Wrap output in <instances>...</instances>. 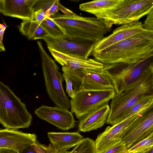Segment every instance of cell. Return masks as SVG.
<instances>
[{
	"instance_id": "d6986e66",
	"label": "cell",
	"mask_w": 153,
	"mask_h": 153,
	"mask_svg": "<svg viewBox=\"0 0 153 153\" xmlns=\"http://www.w3.org/2000/svg\"><path fill=\"white\" fill-rule=\"evenodd\" d=\"M121 0H96L82 3L79 8L82 11L94 15L96 17H101L108 11L115 8Z\"/></svg>"
},
{
	"instance_id": "d590c367",
	"label": "cell",
	"mask_w": 153,
	"mask_h": 153,
	"mask_svg": "<svg viewBox=\"0 0 153 153\" xmlns=\"http://www.w3.org/2000/svg\"></svg>"
},
{
	"instance_id": "8992f818",
	"label": "cell",
	"mask_w": 153,
	"mask_h": 153,
	"mask_svg": "<svg viewBox=\"0 0 153 153\" xmlns=\"http://www.w3.org/2000/svg\"><path fill=\"white\" fill-rule=\"evenodd\" d=\"M153 63V56L129 65L123 63L104 65L103 69L112 79L115 94H118L137 80Z\"/></svg>"
},
{
	"instance_id": "2e32d148",
	"label": "cell",
	"mask_w": 153,
	"mask_h": 153,
	"mask_svg": "<svg viewBox=\"0 0 153 153\" xmlns=\"http://www.w3.org/2000/svg\"><path fill=\"white\" fill-rule=\"evenodd\" d=\"M37 0H0V12L3 15L24 20H33L34 6Z\"/></svg>"
},
{
	"instance_id": "603a6c76",
	"label": "cell",
	"mask_w": 153,
	"mask_h": 153,
	"mask_svg": "<svg viewBox=\"0 0 153 153\" xmlns=\"http://www.w3.org/2000/svg\"><path fill=\"white\" fill-rule=\"evenodd\" d=\"M58 153H96L95 142L89 138H84L71 151L64 150Z\"/></svg>"
},
{
	"instance_id": "4dcf8cb0",
	"label": "cell",
	"mask_w": 153,
	"mask_h": 153,
	"mask_svg": "<svg viewBox=\"0 0 153 153\" xmlns=\"http://www.w3.org/2000/svg\"><path fill=\"white\" fill-rule=\"evenodd\" d=\"M6 26L4 25L1 24L0 25V51H3L5 49L3 44V38Z\"/></svg>"
},
{
	"instance_id": "e575fe53",
	"label": "cell",
	"mask_w": 153,
	"mask_h": 153,
	"mask_svg": "<svg viewBox=\"0 0 153 153\" xmlns=\"http://www.w3.org/2000/svg\"><path fill=\"white\" fill-rule=\"evenodd\" d=\"M143 153H153V146Z\"/></svg>"
},
{
	"instance_id": "d6a6232c",
	"label": "cell",
	"mask_w": 153,
	"mask_h": 153,
	"mask_svg": "<svg viewBox=\"0 0 153 153\" xmlns=\"http://www.w3.org/2000/svg\"><path fill=\"white\" fill-rule=\"evenodd\" d=\"M19 152V153H37L33 145L26 147Z\"/></svg>"
},
{
	"instance_id": "836d02e7",
	"label": "cell",
	"mask_w": 153,
	"mask_h": 153,
	"mask_svg": "<svg viewBox=\"0 0 153 153\" xmlns=\"http://www.w3.org/2000/svg\"><path fill=\"white\" fill-rule=\"evenodd\" d=\"M0 153H19V152L7 149L1 148L0 149Z\"/></svg>"
},
{
	"instance_id": "7c38bea8",
	"label": "cell",
	"mask_w": 153,
	"mask_h": 153,
	"mask_svg": "<svg viewBox=\"0 0 153 153\" xmlns=\"http://www.w3.org/2000/svg\"><path fill=\"white\" fill-rule=\"evenodd\" d=\"M141 112L111 126L106 128L103 132L97 136L95 141L96 153H100L122 141L126 130L138 117Z\"/></svg>"
},
{
	"instance_id": "484cf974",
	"label": "cell",
	"mask_w": 153,
	"mask_h": 153,
	"mask_svg": "<svg viewBox=\"0 0 153 153\" xmlns=\"http://www.w3.org/2000/svg\"><path fill=\"white\" fill-rule=\"evenodd\" d=\"M126 144L122 140L100 153H127Z\"/></svg>"
},
{
	"instance_id": "5b68a950",
	"label": "cell",
	"mask_w": 153,
	"mask_h": 153,
	"mask_svg": "<svg viewBox=\"0 0 153 153\" xmlns=\"http://www.w3.org/2000/svg\"><path fill=\"white\" fill-rule=\"evenodd\" d=\"M46 90L50 99L56 106L68 110L70 100L64 91L63 74L54 61L44 50L41 42L37 41Z\"/></svg>"
},
{
	"instance_id": "cb8c5ba5",
	"label": "cell",
	"mask_w": 153,
	"mask_h": 153,
	"mask_svg": "<svg viewBox=\"0 0 153 153\" xmlns=\"http://www.w3.org/2000/svg\"><path fill=\"white\" fill-rule=\"evenodd\" d=\"M153 99L152 97H148L137 102L123 114L118 123L129 118L142 111L149 104Z\"/></svg>"
},
{
	"instance_id": "ac0fdd59",
	"label": "cell",
	"mask_w": 153,
	"mask_h": 153,
	"mask_svg": "<svg viewBox=\"0 0 153 153\" xmlns=\"http://www.w3.org/2000/svg\"><path fill=\"white\" fill-rule=\"evenodd\" d=\"M48 136L50 144L58 152L67 150L76 146L84 139L77 132H48Z\"/></svg>"
},
{
	"instance_id": "52a82bcc",
	"label": "cell",
	"mask_w": 153,
	"mask_h": 153,
	"mask_svg": "<svg viewBox=\"0 0 153 153\" xmlns=\"http://www.w3.org/2000/svg\"><path fill=\"white\" fill-rule=\"evenodd\" d=\"M153 8V0H121L115 8L100 18L113 25H123L139 21Z\"/></svg>"
},
{
	"instance_id": "44dd1931",
	"label": "cell",
	"mask_w": 153,
	"mask_h": 153,
	"mask_svg": "<svg viewBox=\"0 0 153 153\" xmlns=\"http://www.w3.org/2000/svg\"><path fill=\"white\" fill-rule=\"evenodd\" d=\"M62 66L72 70L88 69L96 70L102 69L104 64L96 59L88 58L85 60L78 59L66 60L63 62Z\"/></svg>"
},
{
	"instance_id": "6da1fadb",
	"label": "cell",
	"mask_w": 153,
	"mask_h": 153,
	"mask_svg": "<svg viewBox=\"0 0 153 153\" xmlns=\"http://www.w3.org/2000/svg\"><path fill=\"white\" fill-rule=\"evenodd\" d=\"M92 54L104 65L133 64L153 56V30L146 29Z\"/></svg>"
},
{
	"instance_id": "e0dca14e",
	"label": "cell",
	"mask_w": 153,
	"mask_h": 153,
	"mask_svg": "<svg viewBox=\"0 0 153 153\" xmlns=\"http://www.w3.org/2000/svg\"><path fill=\"white\" fill-rule=\"evenodd\" d=\"M110 111V106L107 103L88 113L80 119L79 130L88 132L102 126L106 123Z\"/></svg>"
},
{
	"instance_id": "9a60e30c",
	"label": "cell",
	"mask_w": 153,
	"mask_h": 153,
	"mask_svg": "<svg viewBox=\"0 0 153 153\" xmlns=\"http://www.w3.org/2000/svg\"><path fill=\"white\" fill-rule=\"evenodd\" d=\"M36 140L37 136L35 134L7 128L0 130V149H7L19 152L33 145Z\"/></svg>"
},
{
	"instance_id": "f546056e",
	"label": "cell",
	"mask_w": 153,
	"mask_h": 153,
	"mask_svg": "<svg viewBox=\"0 0 153 153\" xmlns=\"http://www.w3.org/2000/svg\"><path fill=\"white\" fill-rule=\"evenodd\" d=\"M46 17L45 12L42 9H38L34 11V20L41 23Z\"/></svg>"
},
{
	"instance_id": "7402d4cb",
	"label": "cell",
	"mask_w": 153,
	"mask_h": 153,
	"mask_svg": "<svg viewBox=\"0 0 153 153\" xmlns=\"http://www.w3.org/2000/svg\"><path fill=\"white\" fill-rule=\"evenodd\" d=\"M40 24L50 36L54 38H63L67 39L63 31L51 17H46Z\"/></svg>"
},
{
	"instance_id": "277c9868",
	"label": "cell",
	"mask_w": 153,
	"mask_h": 153,
	"mask_svg": "<svg viewBox=\"0 0 153 153\" xmlns=\"http://www.w3.org/2000/svg\"><path fill=\"white\" fill-rule=\"evenodd\" d=\"M32 115L10 88L0 82V123L5 128L17 129L29 127Z\"/></svg>"
},
{
	"instance_id": "30bf717a",
	"label": "cell",
	"mask_w": 153,
	"mask_h": 153,
	"mask_svg": "<svg viewBox=\"0 0 153 153\" xmlns=\"http://www.w3.org/2000/svg\"><path fill=\"white\" fill-rule=\"evenodd\" d=\"M153 133V99L128 128L122 140L127 149Z\"/></svg>"
},
{
	"instance_id": "ba28073f",
	"label": "cell",
	"mask_w": 153,
	"mask_h": 153,
	"mask_svg": "<svg viewBox=\"0 0 153 153\" xmlns=\"http://www.w3.org/2000/svg\"><path fill=\"white\" fill-rule=\"evenodd\" d=\"M62 70L69 77L76 92L80 90L114 89L112 79L103 68L72 70L62 66Z\"/></svg>"
},
{
	"instance_id": "8fae6325",
	"label": "cell",
	"mask_w": 153,
	"mask_h": 153,
	"mask_svg": "<svg viewBox=\"0 0 153 153\" xmlns=\"http://www.w3.org/2000/svg\"><path fill=\"white\" fill-rule=\"evenodd\" d=\"M43 39L48 47L70 56L82 59H87L92 54L95 44L81 43L63 38L47 36Z\"/></svg>"
},
{
	"instance_id": "3957f363",
	"label": "cell",
	"mask_w": 153,
	"mask_h": 153,
	"mask_svg": "<svg viewBox=\"0 0 153 153\" xmlns=\"http://www.w3.org/2000/svg\"><path fill=\"white\" fill-rule=\"evenodd\" d=\"M148 97H153V63L137 80L111 99L106 123L112 126L117 123L127 110Z\"/></svg>"
},
{
	"instance_id": "5bb4252c",
	"label": "cell",
	"mask_w": 153,
	"mask_h": 153,
	"mask_svg": "<svg viewBox=\"0 0 153 153\" xmlns=\"http://www.w3.org/2000/svg\"><path fill=\"white\" fill-rule=\"evenodd\" d=\"M146 30L143 24L139 21L122 25L115 29L111 34L97 42L95 45L93 52H100L114 44Z\"/></svg>"
},
{
	"instance_id": "9c48e42d",
	"label": "cell",
	"mask_w": 153,
	"mask_h": 153,
	"mask_svg": "<svg viewBox=\"0 0 153 153\" xmlns=\"http://www.w3.org/2000/svg\"><path fill=\"white\" fill-rule=\"evenodd\" d=\"M115 94L114 89L101 90H80L70 100L71 111L79 120L108 102Z\"/></svg>"
},
{
	"instance_id": "ffe728a7",
	"label": "cell",
	"mask_w": 153,
	"mask_h": 153,
	"mask_svg": "<svg viewBox=\"0 0 153 153\" xmlns=\"http://www.w3.org/2000/svg\"><path fill=\"white\" fill-rule=\"evenodd\" d=\"M19 29L21 33L29 39H43L50 36L40 24L34 20L23 21Z\"/></svg>"
},
{
	"instance_id": "4fadbf2b",
	"label": "cell",
	"mask_w": 153,
	"mask_h": 153,
	"mask_svg": "<svg viewBox=\"0 0 153 153\" xmlns=\"http://www.w3.org/2000/svg\"><path fill=\"white\" fill-rule=\"evenodd\" d=\"M34 113L39 118L63 130H68L75 126V121L72 113L68 109L43 105Z\"/></svg>"
},
{
	"instance_id": "1f68e13d",
	"label": "cell",
	"mask_w": 153,
	"mask_h": 153,
	"mask_svg": "<svg viewBox=\"0 0 153 153\" xmlns=\"http://www.w3.org/2000/svg\"><path fill=\"white\" fill-rule=\"evenodd\" d=\"M59 10L62 11L64 15L68 16H74L77 15L69 9L65 7L59 2Z\"/></svg>"
},
{
	"instance_id": "4316f807",
	"label": "cell",
	"mask_w": 153,
	"mask_h": 153,
	"mask_svg": "<svg viewBox=\"0 0 153 153\" xmlns=\"http://www.w3.org/2000/svg\"><path fill=\"white\" fill-rule=\"evenodd\" d=\"M37 153H58L50 144L48 146L42 144L36 140L33 144Z\"/></svg>"
},
{
	"instance_id": "f1b7e54d",
	"label": "cell",
	"mask_w": 153,
	"mask_h": 153,
	"mask_svg": "<svg viewBox=\"0 0 153 153\" xmlns=\"http://www.w3.org/2000/svg\"><path fill=\"white\" fill-rule=\"evenodd\" d=\"M59 0H55V1L50 8L46 12V17H51L57 13L59 10Z\"/></svg>"
},
{
	"instance_id": "7a4b0ae2",
	"label": "cell",
	"mask_w": 153,
	"mask_h": 153,
	"mask_svg": "<svg viewBox=\"0 0 153 153\" xmlns=\"http://www.w3.org/2000/svg\"><path fill=\"white\" fill-rule=\"evenodd\" d=\"M51 17L62 28L67 39L81 43L96 44L111 30L112 27L103 19L59 13Z\"/></svg>"
},
{
	"instance_id": "d4e9b609",
	"label": "cell",
	"mask_w": 153,
	"mask_h": 153,
	"mask_svg": "<svg viewBox=\"0 0 153 153\" xmlns=\"http://www.w3.org/2000/svg\"><path fill=\"white\" fill-rule=\"evenodd\" d=\"M153 146V133L127 149L128 153H143Z\"/></svg>"
},
{
	"instance_id": "83f0119b",
	"label": "cell",
	"mask_w": 153,
	"mask_h": 153,
	"mask_svg": "<svg viewBox=\"0 0 153 153\" xmlns=\"http://www.w3.org/2000/svg\"><path fill=\"white\" fill-rule=\"evenodd\" d=\"M63 76L64 79L66 82V91L68 96L71 99L75 97L76 92L73 88L72 82L68 74L65 72H63Z\"/></svg>"
}]
</instances>
